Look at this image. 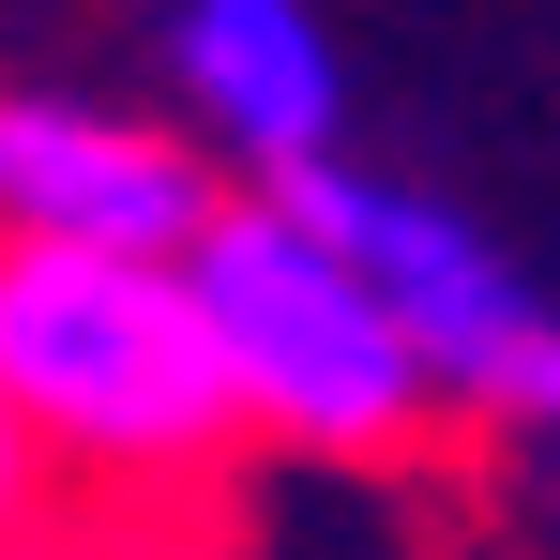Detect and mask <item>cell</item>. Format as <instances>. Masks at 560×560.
Wrapping results in <instances>:
<instances>
[{
	"instance_id": "1",
	"label": "cell",
	"mask_w": 560,
	"mask_h": 560,
	"mask_svg": "<svg viewBox=\"0 0 560 560\" xmlns=\"http://www.w3.org/2000/svg\"><path fill=\"white\" fill-rule=\"evenodd\" d=\"M0 378L46 424L77 515H212L228 455L258 440L197 258L0 228Z\"/></svg>"
},
{
	"instance_id": "2",
	"label": "cell",
	"mask_w": 560,
	"mask_h": 560,
	"mask_svg": "<svg viewBox=\"0 0 560 560\" xmlns=\"http://www.w3.org/2000/svg\"><path fill=\"white\" fill-rule=\"evenodd\" d=\"M197 288H212V334H228V364H243V409L273 424L288 455H394L409 424H424V334L394 318V288L349 258V243H318L303 212L273 197H228L212 228H197Z\"/></svg>"
},
{
	"instance_id": "3",
	"label": "cell",
	"mask_w": 560,
	"mask_h": 560,
	"mask_svg": "<svg viewBox=\"0 0 560 560\" xmlns=\"http://www.w3.org/2000/svg\"><path fill=\"white\" fill-rule=\"evenodd\" d=\"M258 197H273V212H303L318 243H349V258H364V273L394 288V318L424 334V364L455 378V394H500V378H515V349L546 334V318L515 303V273H500V258L469 243L455 212H424V197H378V183H349L334 152H288V167H273Z\"/></svg>"
},
{
	"instance_id": "4",
	"label": "cell",
	"mask_w": 560,
	"mask_h": 560,
	"mask_svg": "<svg viewBox=\"0 0 560 560\" xmlns=\"http://www.w3.org/2000/svg\"><path fill=\"white\" fill-rule=\"evenodd\" d=\"M228 197L183 137H137L92 106H0V228H46V243H121V258H197Z\"/></svg>"
},
{
	"instance_id": "5",
	"label": "cell",
	"mask_w": 560,
	"mask_h": 560,
	"mask_svg": "<svg viewBox=\"0 0 560 560\" xmlns=\"http://www.w3.org/2000/svg\"><path fill=\"white\" fill-rule=\"evenodd\" d=\"M183 77L258 167L334 137V46H318L303 0H183Z\"/></svg>"
},
{
	"instance_id": "6",
	"label": "cell",
	"mask_w": 560,
	"mask_h": 560,
	"mask_svg": "<svg viewBox=\"0 0 560 560\" xmlns=\"http://www.w3.org/2000/svg\"><path fill=\"white\" fill-rule=\"evenodd\" d=\"M61 515H77V500H61V455H46V424H31L15 378H0V560H31Z\"/></svg>"
},
{
	"instance_id": "7",
	"label": "cell",
	"mask_w": 560,
	"mask_h": 560,
	"mask_svg": "<svg viewBox=\"0 0 560 560\" xmlns=\"http://www.w3.org/2000/svg\"><path fill=\"white\" fill-rule=\"evenodd\" d=\"M31 560H212V546H197V515H61Z\"/></svg>"
},
{
	"instance_id": "8",
	"label": "cell",
	"mask_w": 560,
	"mask_h": 560,
	"mask_svg": "<svg viewBox=\"0 0 560 560\" xmlns=\"http://www.w3.org/2000/svg\"><path fill=\"white\" fill-rule=\"evenodd\" d=\"M500 409H530V424H560V334H530V349H515V378H500Z\"/></svg>"
}]
</instances>
